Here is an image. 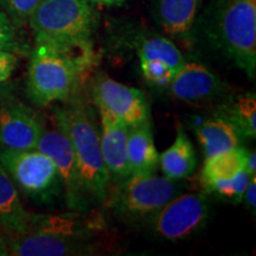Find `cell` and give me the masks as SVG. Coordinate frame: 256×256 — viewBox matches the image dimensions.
Instances as JSON below:
<instances>
[{
  "mask_svg": "<svg viewBox=\"0 0 256 256\" xmlns=\"http://www.w3.org/2000/svg\"><path fill=\"white\" fill-rule=\"evenodd\" d=\"M246 206V208L250 211L252 215H255L256 210V176L252 177L250 180L246 188L244 194H243L242 202Z\"/></svg>",
  "mask_w": 256,
  "mask_h": 256,
  "instance_id": "obj_28",
  "label": "cell"
},
{
  "mask_svg": "<svg viewBox=\"0 0 256 256\" xmlns=\"http://www.w3.org/2000/svg\"><path fill=\"white\" fill-rule=\"evenodd\" d=\"M140 62L152 60L168 66L176 72L186 62L182 51L168 38L160 34H142L133 40Z\"/></svg>",
  "mask_w": 256,
  "mask_h": 256,
  "instance_id": "obj_21",
  "label": "cell"
},
{
  "mask_svg": "<svg viewBox=\"0 0 256 256\" xmlns=\"http://www.w3.org/2000/svg\"><path fill=\"white\" fill-rule=\"evenodd\" d=\"M210 215L204 194H183L172 198L148 220L152 232L168 241H182L200 232Z\"/></svg>",
  "mask_w": 256,
  "mask_h": 256,
  "instance_id": "obj_7",
  "label": "cell"
},
{
  "mask_svg": "<svg viewBox=\"0 0 256 256\" xmlns=\"http://www.w3.org/2000/svg\"><path fill=\"white\" fill-rule=\"evenodd\" d=\"M92 63V48L62 49L36 43L28 68V98L38 107L66 101L78 88L82 72Z\"/></svg>",
  "mask_w": 256,
  "mask_h": 256,
  "instance_id": "obj_2",
  "label": "cell"
},
{
  "mask_svg": "<svg viewBox=\"0 0 256 256\" xmlns=\"http://www.w3.org/2000/svg\"><path fill=\"white\" fill-rule=\"evenodd\" d=\"M0 165L18 190L37 203H51L63 191L55 164L37 148H2Z\"/></svg>",
  "mask_w": 256,
  "mask_h": 256,
  "instance_id": "obj_6",
  "label": "cell"
},
{
  "mask_svg": "<svg viewBox=\"0 0 256 256\" xmlns=\"http://www.w3.org/2000/svg\"><path fill=\"white\" fill-rule=\"evenodd\" d=\"M140 68L144 78L148 83L156 86V87L168 88L174 78L176 72L160 62H152V60H145L140 62Z\"/></svg>",
  "mask_w": 256,
  "mask_h": 256,
  "instance_id": "obj_25",
  "label": "cell"
},
{
  "mask_svg": "<svg viewBox=\"0 0 256 256\" xmlns=\"http://www.w3.org/2000/svg\"><path fill=\"white\" fill-rule=\"evenodd\" d=\"M168 88L174 98L186 104H204L223 98L226 92L222 80L204 64L194 60L183 64Z\"/></svg>",
  "mask_w": 256,
  "mask_h": 256,
  "instance_id": "obj_11",
  "label": "cell"
},
{
  "mask_svg": "<svg viewBox=\"0 0 256 256\" xmlns=\"http://www.w3.org/2000/svg\"><path fill=\"white\" fill-rule=\"evenodd\" d=\"M43 0H0V8L17 28L26 25Z\"/></svg>",
  "mask_w": 256,
  "mask_h": 256,
  "instance_id": "obj_24",
  "label": "cell"
},
{
  "mask_svg": "<svg viewBox=\"0 0 256 256\" xmlns=\"http://www.w3.org/2000/svg\"><path fill=\"white\" fill-rule=\"evenodd\" d=\"M0 48L14 54L23 50V46L18 37L17 26L12 23L2 8H0Z\"/></svg>",
  "mask_w": 256,
  "mask_h": 256,
  "instance_id": "obj_26",
  "label": "cell"
},
{
  "mask_svg": "<svg viewBox=\"0 0 256 256\" xmlns=\"http://www.w3.org/2000/svg\"><path fill=\"white\" fill-rule=\"evenodd\" d=\"M90 4H98V5H104V6H115L122 4L124 0H88Z\"/></svg>",
  "mask_w": 256,
  "mask_h": 256,
  "instance_id": "obj_30",
  "label": "cell"
},
{
  "mask_svg": "<svg viewBox=\"0 0 256 256\" xmlns=\"http://www.w3.org/2000/svg\"><path fill=\"white\" fill-rule=\"evenodd\" d=\"M36 43L92 48L96 17L88 0H43L28 20Z\"/></svg>",
  "mask_w": 256,
  "mask_h": 256,
  "instance_id": "obj_4",
  "label": "cell"
},
{
  "mask_svg": "<svg viewBox=\"0 0 256 256\" xmlns=\"http://www.w3.org/2000/svg\"><path fill=\"white\" fill-rule=\"evenodd\" d=\"M244 170L248 172L249 174H252V176L256 174V153L254 150H252V151H248L247 150Z\"/></svg>",
  "mask_w": 256,
  "mask_h": 256,
  "instance_id": "obj_29",
  "label": "cell"
},
{
  "mask_svg": "<svg viewBox=\"0 0 256 256\" xmlns=\"http://www.w3.org/2000/svg\"><path fill=\"white\" fill-rule=\"evenodd\" d=\"M204 0H153L156 23L172 37L186 38L194 30Z\"/></svg>",
  "mask_w": 256,
  "mask_h": 256,
  "instance_id": "obj_15",
  "label": "cell"
},
{
  "mask_svg": "<svg viewBox=\"0 0 256 256\" xmlns=\"http://www.w3.org/2000/svg\"><path fill=\"white\" fill-rule=\"evenodd\" d=\"M43 116L14 96H0V146L34 150L46 130Z\"/></svg>",
  "mask_w": 256,
  "mask_h": 256,
  "instance_id": "obj_8",
  "label": "cell"
},
{
  "mask_svg": "<svg viewBox=\"0 0 256 256\" xmlns=\"http://www.w3.org/2000/svg\"><path fill=\"white\" fill-rule=\"evenodd\" d=\"M194 132L206 158L241 146V136L235 127L217 114L200 121L194 128Z\"/></svg>",
  "mask_w": 256,
  "mask_h": 256,
  "instance_id": "obj_18",
  "label": "cell"
},
{
  "mask_svg": "<svg viewBox=\"0 0 256 256\" xmlns=\"http://www.w3.org/2000/svg\"><path fill=\"white\" fill-rule=\"evenodd\" d=\"M128 164L130 174H152L159 166L151 120L128 130Z\"/></svg>",
  "mask_w": 256,
  "mask_h": 256,
  "instance_id": "obj_17",
  "label": "cell"
},
{
  "mask_svg": "<svg viewBox=\"0 0 256 256\" xmlns=\"http://www.w3.org/2000/svg\"><path fill=\"white\" fill-rule=\"evenodd\" d=\"M96 104L104 107L124 120L128 127L151 120L150 104L145 92L98 74L92 83Z\"/></svg>",
  "mask_w": 256,
  "mask_h": 256,
  "instance_id": "obj_10",
  "label": "cell"
},
{
  "mask_svg": "<svg viewBox=\"0 0 256 256\" xmlns=\"http://www.w3.org/2000/svg\"><path fill=\"white\" fill-rule=\"evenodd\" d=\"M215 114L228 120L238 130L241 139L256 138V98L254 92H247L226 100L218 106Z\"/></svg>",
  "mask_w": 256,
  "mask_h": 256,
  "instance_id": "obj_20",
  "label": "cell"
},
{
  "mask_svg": "<svg viewBox=\"0 0 256 256\" xmlns=\"http://www.w3.org/2000/svg\"><path fill=\"white\" fill-rule=\"evenodd\" d=\"M178 180L152 174H130L108 194L104 203L118 218L148 223L162 206L180 194Z\"/></svg>",
  "mask_w": 256,
  "mask_h": 256,
  "instance_id": "obj_5",
  "label": "cell"
},
{
  "mask_svg": "<svg viewBox=\"0 0 256 256\" xmlns=\"http://www.w3.org/2000/svg\"><path fill=\"white\" fill-rule=\"evenodd\" d=\"M252 177H254V176L249 174L246 170H242L235 177L224 179V180L212 182L204 188H206L208 192H211V194H216L223 200L238 204L242 202L243 194H244L246 188H247Z\"/></svg>",
  "mask_w": 256,
  "mask_h": 256,
  "instance_id": "obj_23",
  "label": "cell"
},
{
  "mask_svg": "<svg viewBox=\"0 0 256 256\" xmlns=\"http://www.w3.org/2000/svg\"><path fill=\"white\" fill-rule=\"evenodd\" d=\"M247 150L242 146L228 150L206 158L200 172V183L203 186L216 180H224L235 177L244 170Z\"/></svg>",
  "mask_w": 256,
  "mask_h": 256,
  "instance_id": "obj_22",
  "label": "cell"
},
{
  "mask_svg": "<svg viewBox=\"0 0 256 256\" xmlns=\"http://www.w3.org/2000/svg\"><path fill=\"white\" fill-rule=\"evenodd\" d=\"M10 255L8 242H6V236L4 234L0 232V256H8Z\"/></svg>",
  "mask_w": 256,
  "mask_h": 256,
  "instance_id": "obj_31",
  "label": "cell"
},
{
  "mask_svg": "<svg viewBox=\"0 0 256 256\" xmlns=\"http://www.w3.org/2000/svg\"><path fill=\"white\" fill-rule=\"evenodd\" d=\"M159 166L164 177L180 180L194 174L197 168V156L188 134L179 127L174 144L159 156Z\"/></svg>",
  "mask_w": 256,
  "mask_h": 256,
  "instance_id": "obj_19",
  "label": "cell"
},
{
  "mask_svg": "<svg viewBox=\"0 0 256 256\" xmlns=\"http://www.w3.org/2000/svg\"><path fill=\"white\" fill-rule=\"evenodd\" d=\"M203 32L248 78L256 72V0H210Z\"/></svg>",
  "mask_w": 256,
  "mask_h": 256,
  "instance_id": "obj_1",
  "label": "cell"
},
{
  "mask_svg": "<svg viewBox=\"0 0 256 256\" xmlns=\"http://www.w3.org/2000/svg\"><path fill=\"white\" fill-rule=\"evenodd\" d=\"M98 107L101 118L100 145L110 183L119 184L130 176L128 164V130L124 120L104 107Z\"/></svg>",
  "mask_w": 256,
  "mask_h": 256,
  "instance_id": "obj_13",
  "label": "cell"
},
{
  "mask_svg": "<svg viewBox=\"0 0 256 256\" xmlns=\"http://www.w3.org/2000/svg\"><path fill=\"white\" fill-rule=\"evenodd\" d=\"M36 148L49 156L55 164L68 206L76 211L84 210L87 208V197L83 190L72 146L63 128L58 124H56L55 130L46 128Z\"/></svg>",
  "mask_w": 256,
  "mask_h": 256,
  "instance_id": "obj_9",
  "label": "cell"
},
{
  "mask_svg": "<svg viewBox=\"0 0 256 256\" xmlns=\"http://www.w3.org/2000/svg\"><path fill=\"white\" fill-rule=\"evenodd\" d=\"M32 212L22 203L19 190L0 165V232L5 236L26 232Z\"/></svg>",
  "mask_w": 256,
  "mask_h": 256,
  "instance_id": "obj_16",
  "label": "cell"
},
{
  "mask_svg": "<svg viewBox=\"0 0 256 256\" xmlns=\"http://www.w3.org/2000/svg\"><path fill=\"white\" fill-rule=\"evenodd\" d=\"M104 222L101 218L98 217L90 218L75 210V212L56 214V215L32 214L30 226L26 232L52 234L66 238L92 241L94 236L98 234Z\"/></svg>",
  "mask_w": 256,
  "mask_h": 256,
  "instance_id": "obj_14",
  "label": "cell"
},
{
  "mask_svg": "<svg viewBox=\"0 0 256 256\" xmlns=\"http://www.w3.org/2000/svg\"><path fill=\"white\" fill-rule=\"evenodd\" d=\"M10 255L14 256H70L92 255L96 247L92 241L62 238L58 235L25 232L6 236Z\"/></svg>",
  "mask_w": 256,
  "mask_h": 256,
  "instance_id": "obj_12",
  "label": "cell"
},
{
  "mask_svg": "<svg viewBox=\"0 0 256 256\" xmlns=\"http://www.w3.org/2000/svg\"><path fill=\"white\" fill-rule=\"evenodd\" d=\"M17 55L12 51L0 48V84L11 78L12 72L17 66Z\"/></svg>",
  "mask_w": 256,
  "mask_h": 256,
  "instance_id": "obj_27",
  "label": "cell"
},
{
  "mask_svg": "<svg viewBox=\"0 0 256 256\" xmlns=\"http://www.w3.org/2000/svg\"><path fill=\"white\" fill-rule=\"evenodd\" d=\"M55 124L69 138L87 200L104 203L110 180L101 152L100 132L92 112L82 101L76 100L56 110Z\"/></svg>",
  "mask_w": 256,
  "mask_h": 256,
  "instance_id": "obj_3",
  "label": "cell"
}]
</instances>
